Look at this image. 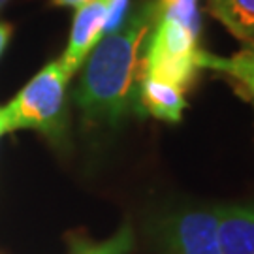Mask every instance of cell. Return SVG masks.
Instances as JSON below:
<instances>
[{
    "mask_svg": "<svg viewBox=\"0 0 254 254\" xmlns=\"http://www.w3.org/2000/svg\"><path fill=\"white\" fill-rule=\"evenodd\" d=\"M156 15L181 23L196 36L201 34L200 0H156Z\"/></svg>",
    "mask_w": 254,
    "mask_h": 254,
    "instance_id": "11",
    "label": "cell"
},
{
    "mask_svg": "<svg viewBox=\"0 0 254 254\" xmlns=\"http://www.w3.org/2000/svg\"><path fill=\"white\" fill-rule=\"evenodd\" d=\"M153 236L164 254H220L217 203L166 213L154 220Z\"/></svg>",
    "mask_w": 254,
    "mask_h": 254,
    "instance_id": "4",
    "label": "cell"
},
{
    "mask_svg": "<svg viewBox=\"0 0 254 254\" xmlns=\"http://www.w3.org/2000/svg\"><path fill=\"white\" fill-rule=\"evenodd\" d=\"M72 73L61 61L46 64L4 108L8 132L36 130L55 145L68 141L66 89Z\"/></svg>",
    "mask_w": 254,
    "mask_h": 254,
    "instance_id": "2",
    "label": "cell"
},
{
    "mask_svg": "<svg viewBox=\"0 0 254 254\" xmlns=\"http://www.w3.org/2000/svg\"><path fill=\"white\" fill-rule=\"evenodd\" d=\"M106 17H108V0H92L77 8L73 15L70 40L61 59V64L66 68V72L73 75L75 70L83 66L94 46L104 36Z\"/></svg>",
    "mask_w": 254,
    "mask_h": 254,
    "instance_id": "5",
    "label": "cell"
},
{
    "mask_svg": "<svg viewBox=\"0 0 254 254\" xmlns=\"http://www.w3.org/2000/svg\"><path fill=\"white\" fill-rule=\"evenodd\" d=\"M185 94L187 92L170 83L141 75L137 85V108L139 113H147L158 121L177 125L183 121V113L187 109Z\"/></svg>",
    "mask_w": 254,
    "mask_h": 254,
    "instance_id": "7",
    "label": "cell"
},
{
    "mask_svg": "<svg viewBox=\"0 0 254 254\" xmlns=\"http://www.w3.org/2000/svg\"><path fill=\"white\" fill-rule=\"evenodd\" d=\"M220 254H254V201L217 203Z\"/></svg>",
    "mask_w": 254,
    "mask_h": 254,
    "instance_id": "6",
    "label": "cell"
},
{
    "mask_svg": "<svg viewBox=\"0 0 254 254\" xmlns=\"http://www.w3.org/2000/svg\"><path fill=\"white\" fill-rule=\"evenodd\" d=\"M200 36L181 23L156 17L141 57V75L170 83L187 92L201 70Z\"/></svg>",
    "mask_w": 254,
    "mask_h": 254,
    "instance_id": "3",
    "label": "cell"
},
{
    "mask_svg": "<svg viewBox=\"0 0 254 254\" xmlns=\"http://www.w3.org/2000/svg\"><path fill=\"white\" fill-rule=\"evenodd\" d=\"M205 11L243 47L254 46V0H207Z\"/></svg>",
    "mask_w": 254,
    "mask_h": 254,
    "instance_id": "8",
    "label": "cell"
},
{
    "mask_svg": "<svg viewBox=\"0 0 254 254\" xmlns=\"http://www.w3.org/2000/svg\"><path fill=\"white\" fill-rule=\"evenodd\" d=\"M6 2H8V0H0V8H2V6L6 4Z\"/></svg>",
    "mask_w": 254,
    "mask_h": 254,
    "instance_id": "15",
    "label": "cell"
},
{
    "mask_svg": "<svg viewBox=\"0 0 254 254\" xmlns=\"http://www.w3.org/2000/svg\"><path fill=\"white\" fill-rule=\"evenodd\" d=\"M132 249H134V232L128 224H125L104 241H91V239L73 241L70 254H128Z\"/></svg>",
    "mask_w": 254,
    "mask_h": 254,
    "instance_id": "10",
    "label": "cell"
},
{
    "mask_svg": "<svg viewBox=\"0 0 254 254\" xmlns=\"http://www.w3.org/2000/svg\"><path fill=\"white\" fill-rule=\"evenodd\" d=\"M156 17V0H141L121 27L100 38L83 63L73 98L87 127H117L130 111L139 113L141 57Z\"/></svg>",
    "mask_w": 254,
    "mask_h": 254,
    "instance_id": "1",
    "label": "cell"
},
{
    "mask_svg": "<svg viewBox=\"0 0 254 254\" xmlns=\"http://www.w3.org/2000/svg\"><path fill=\"white\" fill-rule=\"evenodd\" d=\"M201 70H213V72L222 73L249 100L254 102V46L243 47L239 53L232 57H220V55H211L203 51Z\"/></svg>",
    "mask_w": 254,
    "mask_h": 254,
    "instance_id": "9",
    "label": "cell"
},
{
    "mask_svg": "<svg viewBox=\"0 0 254 254\" xmlns=\"http://www.w3.org/2000/svg\"><path fill=\"white\" fill-rule=\"evenodd\" d=\"M11 34H13V27L9 23H0V55L4 53Z\"/></svg>",
    "mask_w": 254,
    "mask_h": 254,
    "instance_id": "12",
    "label": "cell"
},
{
    "mask_svg": "<svg viewBox=\"0 0 254 254\" xmlns=\"http://www.w3.org/2000/svg\"><path fill=\"white\" fill-rule=\"evenodd\" d=\"M8 134V123H6V115H4V108H0V136Z\"/></svg>",
    "mask_w": 254,
    "mask_h": 254,
    "instance_id": "14",
    "label": "cell"
},
{
    "mask_svg": "<svg viewBox=\"0 0 254 254\" xmlns=\"http://www.w3.org/2000/svg\"><path fill=\"white\" fill-rule=\"evenodd\" d=\"M55 6H61V8H81L85 4H89L92 0H51Z\"/></svg>",
    "mask_w": 254,
    "mask_h": 254,
    "instance_id": "13",
    "label": "cell"
}]
</instances>
